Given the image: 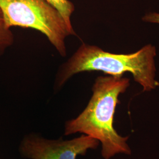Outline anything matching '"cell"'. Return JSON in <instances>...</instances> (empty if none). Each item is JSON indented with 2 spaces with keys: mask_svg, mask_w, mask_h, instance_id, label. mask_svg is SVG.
Masks as SVG:
<instances>
[{
  "mask_svg": "<svg viewBox=\"0 0 159 159\" xmlns=\"http://www.w3.org/2000/svg\"><path fill=\"white\" fill-rule=\"evenodd\" d=\"M130 86L123 76H100L93 84V95L87 107L75 119L67 121L65 135L81 133L102 143V154L110 159L120 153L130 155L129 136H120L114 128V116L119 97Z\"/></svg>",
  "mask_w": 159,
  "mask_h": 159,
  "instance_id": "6da1fadb",
  "label": "cell"
},
{
  "mask_svg": "<svg viewBox=\"0 0 159 159\" xmlns=\"http://www.w3.org/2000/svg\"><path fill=\"white\" fill-rule=\"evenodd\" d=\"M155 46L148 44L130 54H114L96 46L83 43L60 69L56 83L63 85L73 75L84 71H100L112 76L132 74L134 80L149 92L159 87L156 79Z\"/></svg>",
  "mask_w": 159,
  "mask_h": 159,
  "instance_id": "7a4b0ae2",
  "label": "cell"
},
{
  "mask_svg": "<svg viewBox=\"0 0 159 159\" xmlns=\"http://www.w3.org/2000/svg\"><path fill=\"white\" fill-rule=\"evenodd\" d=\"M0 9L8 28L35 29L46 35L61 56H66V39L75 33L47 0H0Z\"/></svg>",
  "mask_w": 159,
  "mask_h": 159,
  "instance_id": "3957f363",
  "label": "cell"
},
{
  "mask_svg": "<svg viewBox=\"0 0 159 159\" xmlns=\"http://www.w3.org/2000/svg\"><path fill=\"white\" fill-rule=\"evenodd\" d=\"M99 143L85 134L71 140H47L31 135L24 138L20 150L28 159H76L79 155H85L88 150L96 148Z\"/></svg>",
  "mask_w": 159,
  "mask_h": 159,
  "instance_id": "277c9868",
  "label": "cell"
},
{
  "mask_svg": "<svg viewBox=\"0 0 159 159\" xmlns=\"http://www.w3.org/2000/svg\"><path fill=\"white\" fill-rule=\"evenodd\" d=\"M14 37L10 28L6 25L2 12L0 9V56L13 44Z\"/></svg>",
  "mask_w": 159,
  "mask_h": 159,
  "instance_id": "5b68a950",
  "label": "cell"
},
{
  "mask_svg": "<svg viewBox=\"0 0 159 159\" xmlns=\"http://www.w3.org/2000/svg\"><path fill=\"white\" fill-rule=\"evenodd\" d=\"M54 6L62 16L68 27L74 30L71 23L70 18L74 11V4L69 0H47Z\"/></svg>",
  "mask_w": 159,
  "mask_h": 159,
  "instance_id": "8992f818",
  "label": "cell"
},
{
  "mask_svg": "<svg viewBox=\"0 0 159 159\" xmlns=\"http://www.w3.org/2000/svg\"><path fill=\"white\" fill-rule=\"evenodd\" d=\"M142 21L145 23L159 24V13L156 12H148L142 17Z\"/></svg>",
  "mask_w": 159,
  "mask_h": 159,
  "instance_id": "52a82bcc",
  "label": "cell"
}]
</instances>
